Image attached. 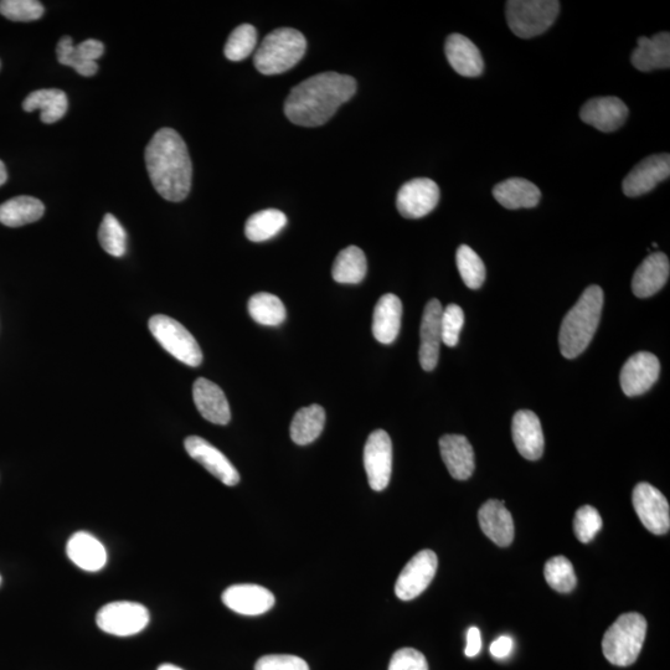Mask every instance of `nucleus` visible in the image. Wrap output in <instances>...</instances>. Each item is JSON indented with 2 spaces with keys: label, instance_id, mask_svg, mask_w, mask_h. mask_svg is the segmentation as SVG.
I'll use <instances>...</instances> for the list:
<instances>
[{
  "label": "nucleus",
  "instance_id": "2eb2a0df",
  "mask_svg": "<svg viewBox=\"0 0 670 670\" xmlns=\"http://www.w3.org/2000/svg\"><path fill=\"white\" fill-rule=\"evenodd\" d=\"M185 450L193 460L213 474L225 486L234 487L240 482V474L228 457L208 441L199 436H189L184 442Z\"/></svg>",
  "mask_w": 670,
  "mask_h": 670
},
{
  "label": "nucleus",
  "instance_id": "f257e3e1",
  "mask_svg": "<svg viewBox=\"0 0 670 670\" xmlns=\"http://www.w3.org/2000/svg\"><path fill=\"white\" fill-rule=\"evenodd\" d=\"M357 92V81L338 72H322L293 87L285 102V113L301 127L326 125Z\"/></svg>",
  "mask_w": 670,
  "mask_h": 670
},
{
  "label": "nucleus",
  "instance_id": "4468645a",
  "mask_svg": "<svg viewBox=\"0 0 670 670\" xmlns=\"http://www.w3.org/2000/svg\"><path fill=\"white\" fill-rule=\"evenodd\" d=\"M661 373V363L656 355L639 352L627 360L621 370L620 381L623 393L630 398L646 394Z\"/></svg>",
  "mask_w": 670,
  "mask_h": 670
},
{
  "label": "nucleus",
  "instance_id": "5701e85b",
  "mask_svg": "<svg viewBox=\"0 0 670 670\" xmlns=\"http://www.w3.org/2000/svg\"><path fill=\"white\" fill-rule=\"evenodd\" d=\"M446 58L458 75L478 77L483 74L484 61L481 51L462 34H451L445 45Z\"/></svg>",
  "mask_w": 670,
  "mask_h": 670
},
{
  "label": "nucleus",
  "instance_id": "c756f323",
  "mask_svg": "<svg viewBox=\"0 0 670 670\" xmlns=\"http://www.w3.org/2000/svg\"><path fill=\"white\" fill-rule=\"evenodd\" d=\"M44 213L45 206L39 199L22 195L0 205V224L8 228H20L40 220Z\"/></svg>",
  "mask_w": 670,
  "mask_h": 670
},
{
  "label": "nucleus",
  "instance_id": "79ce46f5",
  "mask_svg": "<svg viewBox=\"0 0 670 670\" xmlns=\"http://www.w3.org/2000/svg\"><path fill=\"white\" fill-rule=\"evenodd\" d=\"M465 324V313L457 304H448L443 309L441 317L442 343L447 347L453 348L460 340V334Z\"/></svg>",
  "mask_w": 670,
  "mask_h": 670
},
{
  "label": "nucleus",
  "instance_id": "dca6fc26",
  "mask_svg": "<svg viewBox=\"0 0 670 670\" xmlns=\"http://www.w3.org/2000/svg\"><path fill=\"white\" fill-rule=\"evenodd\" d=\"M628 107L618 97H596L582 106L580 117L586 125L603 133H611L625 125Z\"/></svg>",
  "mask_w": 670,
  "mask_h": 670
},
{
  "label": "nucleus",
  "instance_id": "20e7f679",
  "mask_svg": "<svg viewBox=\"0 0 670 670\" xmlns=\"http://www.w3.org/2000/svg\"><path fill=\"white\" fill-rule=\"evenodd\" d=\"M306 50L307 40L301 32L292 28L276 29L262 40L254 64L261 74L280 75L300 63Z\"/></svg>",
  "mask_w": 670,
  "mask_h": 670
},
{
  "label": "nucleus",
  "instance_id": "c85d7f7f",
  "mask_svg": "<svg viewBox=\"0 0 670 670\" xmlns=\"http://www.w3.org/2000/svg\"><path fill=\"white\" fill-rule=\"evenodd\" d=\"M69 108V101L64 91L46 89L32 92L23 102V110L27 112L41 111L40 120L45 125H53L64 118Z\"/></svg>",
  "mask_w": 670,
  "mask_h": 670
},
{
  "label": "nucleus",
  "instance_id": "a18cd8bd",
  "mask_svg": "<svg viewBox=\"0 0 670 670\" xmlns=\"http://www.w3.org/2000/svg\"><path fill=\"white\" fill-rule=\"evenodd\" d=\"M513 647V639L509 636H502L492 643L491 654L494 658L504 659L512 653Z\"/></svg>",
  "mask_w": 670,
  "mask_h": 670
},
{
  "label": "nucleus",
  "instance_id": "0eeeda50",
  "mask_svg": "<svg viewBox=\"0 0 670 670\" xmlns=\"http://www.w3.org/2000/svg\"><path fill=\"white\" fill-rule=\"evenodd\" d=\"M149 331L157 342L179 362L197 368L203 362V352L187 328L175 319L157 314L149 319Z\"/></svg>",
  "mask_w": 670,
  "mask_h": 670
},
{
  "label": "nucleus",
  "instance_id": "ea45409f",
  "mask_svg": "<svg viewBox=\"0 0 670 670\" xmlns=\"http://www.w3.org/2000/svg\"><path fill=\"white\" fill-rule=\"evenodd\" d=\"M43 4L38 0H3L0 14L12 22H34L44 15Z\"/></svg>",
  "mask_w": 670,
  "mask_h": 670
},
{
  "label": "nucleus",
  "instance_id": "6ab92c4d",
  "mask_svg": "<svg viewBox=\"0 0 670 670\" xmlns=\"http://www.w3.org/2000/svg\"><path fill=\"white\" fill-rule=\"evenodd\" d=\"M512 435L520 455L529 461L539 460L544 453V434L539 417L533 411L520 410L513 417Z\"/></svg>",
  "mask_w": 670,
  "mask_h": 670
},
{
  "label": "nucleus",
  "instance_id": "7ed1b4c3",
  "mask_svg": "<svg viewBox=\"0 0 670 670\" xmlns=\"http://www.w3.org/2000/svg\"><path fill=\"white\" fill-rule=\"evenodd\" d=\"M603 308V291L599 286H590L582 293L561 323L559 344L566 359H574L584 353L599 328Z\"/></svg>",
  "mask_w": 670,
  "mask_h": 670
},
{
  "label": "nucleus",
  "instance_id": "6e6552de",
  "mask_svg": "<svg viewBox=\"0 0 670 670\" xmlns=\"http://www.w3.org/2000/svg\"><path fill=\"white\" fill-rule=\"evenodd\" d=\"M96 622L108 635L128 637L137 635L148 626L149 612L141 603L111 602L97 613Z\"/></svg>",
  "mask_w": 670,
  "mask_h": 670
},
{
  "label": "nucleus",
  "instance_id": "39448f33",
  "mask_svg": "<svg viewBox=\"0 0 670 670\" xmlns=\"http://www.w3.org/2000/svg\"><path fill=\"white\" fill-rule=\"evenodd\" d=\"M646 635L647 621L641 613H623L603 636V656L613 666H631L641 654Z\"/></svg>",
  "mask_w": 670,
  "mask_h": 670
},
{
  "label": "nucleus",
  "instance_id": "aec40b11",
  "mask_svg": "<svg viewBox=\"0 0 670 670\" xmlns=\"http://www.w3.org/2000/svg\"><path fill=\"white\" fill-rule=\"evenodd\" d=\"M193 399L200 415L215 425H228L231 420L229 401L224 391L205 378H199L193 385Z\"/></svg>",
  "mask_w": 670,
  "mask_h": 670
},
{
  "label": "nucleus",
  "instance_id": "1a4fd4ad",
  "mask_svg": "<svg viewBox=\"0 0 670 670\" xmlns=\"http://www.w3.org/2000/svg\"><path fill=\"white\" fill-rule=\"evenodd\" d=\"M632 502L644 528L656 535L669 532V503L659 489L646 482L638 483L633 489Z\"/></svg>",
  "mask_w": 670,
  "mask_h": 670
},
{
  "label": "nucleus",
  "instance_id": "bb28decb",
  "mask_svg": "<svg viewBox=\"0 0 670 670\" xmlns=\"http://www.w3.org/2000/svg\"><path fill=\"white\" fill-rule=\"evenodd\" d=\"M402 303L398 296L386 293L374 308L373 334L381 344L394 343L400 333Z\"/></svg>",
  "mask_w": 670,
  "mask_h": 670
},
{
  "label": "nucleus",
  "instance_id": "f03ea898",
  "mask_svg": "<svg viewBox=\"0 0 670 670\" xmlns=\"http://www.w3.org/2000/svg\"><path fill=\"white\" fill-rule=\"evenodd\" d=\"M144 158L153 187L162 198L179 203L188 197L193 182L192 159L177 131L162 128L154 134Z\"/></svg>",
  "mask_w": 670,
  "mask_h": 670
},
{
  "label": "nucleus",
  "instance_id": "423d86ee",
  "mask_svg": "<svg viewBox=\"0 0 670 670\" xmlns=\"http://www.w3.org/2000/svg\"><path fill=\"white\" fill-rule=\"evenodd\" d=\"M560 2L556 0H509L507 22L518 38L532 39L544 34L558 19Z\"/></svg>",
  "mask_w": 670,
  "mask_h": 670
},
{
  "label": "nucleus",
  "instance_id": "f704fd0d",
  "mask_svg": "<svg viewBox=\"0 0 670 670\" xmlns=\"http://www.w3.org/2000/svg\"><path fill=\"white\" fill-rule=\"evenodd\" d=\"M105 53V45L99 40L89 39L82 41L79 45L71 46L66 50L63 59V65L70 66L80 75H85L94 69L96 61Z\"/></svg>",
  "mask_w": 670,
  "mask_h": 670
},
{
  "label": "nucleus",
  "instance_id": "cd10ccee",
  "mask_svg": "<svg viewBox=\"0 0 670 670\" xmlns=\"http://www.w3.org/2000/svg\"><path fill=\"white\" fill-rule=\"evenodd\" d=\"M493 197L505 209H532L539 204L541 193L535 184L523 178H510L493 189Z\"/></svg>",
  "mask_w": 670,
  "mask_h": 670
},
{
  "label": "nucleus",
  "instance_id": "58836bf2",
  "mask_svg": "<svg viewBox=\"0 0 670 670\" xmlns=\"http://www.w3.org/2000/svg\"><path fill=\"white\" fill-rule=\"evenodd\" d=\"M102 249L108 255L122 257L127 251V234L120 221L112 214H106L99 231Z\"/></svg>",
  "mask_w": 670,
  "mask_h": 670
},
{
  "label": "nucleus",
  "instance_id": "de8ad7c7",
  "mask_svg": "<svg viewBox=\"0 0 670 670\" xmlns=\"http://www.w3.org/2000/svg\"><path fill=\"white\" fill-rule=\"evenodd\" d=\"M8 174L7 169H5L4 163L0 161V187H2L5 182H7Z\"/></svg>",
  "mask_w": 670,
  "mask_h": 670
},
{
  "label": "nucleus",
  "instance_id": "a878e982",
  "mask_svg": "<svg viewBox=\"0 0 670 670\" xmlns=\"http://www.w3.org/2000/svg\"><path fill=\"white\" fill-rule=\"evenodd\" d=\"M632 65L637 70L649 72L653 70L669 69L670 67V34L658 33L652 38L641 36L638 46L633 51Z\"/></svg>",
  "mask_w": 670,
  "mask_h": 670
},
{
  "label": "nucleus",
  "instance_id": "ddd939ff",
  "mask_svg": "<svg viewBox=\"0 0 670 670\" xmlns=\"http://www.w3.org/2000/svg\"><path fill=\"white\" fill-rule=\"evenodd\" d=\"M670 177V156L668 153L654 154L643 159L623 180V193L630 198L652 192L663 180Z\"/></svg>",
  "mask_w": 670,
  "mask_h": 670
},
{
  "label": "nucleus",
  "instance_id": "a19ab883",
  "mask_svg": "<svg viewBox=\"0 0 670 670\" xmlns=\"http://www.w3.org/2000/svg\"><path fill=\"white\" fill-rule=\"evenodd\" d=\"M602 528V519L597 509L584 505L577 510L574 519V532L581 543L589 544Z\"/></svg>",
  "mask_w": 670,
  "mask_h": 670
},
{
  "label": "nucleus",
  "instance_id": "f8f14e48",
  "mask_svg": "<svg viewBox=\"0 0 670 670\" xmlns=\"http://www.w3.org/2000/svg\"><path fill=\"white\" fill-rule=\"evenodd\" d=\"M440 201V188L429 178L412 179L399 190L396 206L406 219H421L434 211Z\"/></svg>",
  "mask_w": 670,
  "mask_h": 670
},
{
  "label": "nucleus",
  "instance_id": "4be33fe9",
  "mask_svg": "<svg viewBox=\"0 0 670 670\" xmlns=\"http://www.w3.org/2000/svg\"><path fill=\"white\" fill-rule=\"evenodd\" d=\"M479 525L483 533L498 546H509L514 540V522L512 514L505 508L503 501L491 499L484 503L478 512Z\"/></svg>",
  "mask_w": 670,
  "mask_h": 670
},
{
  "label": "nucleus",
  "instance_id": "09e8293b",
  "mask_svg": "<svg viewBox=\"0 0 670 670\" xmlns=\"http://www.w3.org/2000/svg\"><path fill=\"white\" fill-rule=\"evenodd\" d=\"M158 670H183L178 667L173 666V664H163V666L159 667Z\"/></svg>",
  "mask_w": 670,
  "mask_h": 670
},
{
  "label": "nucleus",
  "instance_id": "c9c22d12",
  "mask_svg": "<svg viewBox=\"0 0 670 670\" xmlns=\"http://www.w3.org/2000/svg\"><path fill=\"white\" fill-rule=\"evenodd\" d=\"M544 576L551 589L569 594L576 587V574L571 561L565 556H555L545 564Z\"/></svg>",
  "mask_w": 670,
  "mask_h": 670
},
{
  "label": "nucleus",
  "instance_id": "8fccbe9b",
  "mask_svg": "<svg viewBox=\"0 0 670 670\" xmlns=\"http://www.w3.org/2000/svg\"><path fill=\"white\" fill-rule=\"evenodd\" d=\"M0 584H2V576H0Z\"/></svg>",
  "mask_w": 670,
  "mask_h": 670
},
{
  "label": "nucleus",
  "instance_id": "49530a36",
  "mask_svg": "<svg viewBox=\"0 0 670 670\" xmlns=\"http://www.w3.org/2000/svg\"><path fill=\"white\" fill-rule=\"evenodd\" d=\"M482 649L481 631L477 627L469 628L467 632V647L466 656L469 658L476 657Z\"/></svg>",
  "mask_w": 670,
  "mask_h": 670
},
{
  "label": "nucleus",
  "instance_id": "f3484780",
  "mask_svg": "<svg viewBox=\"0 0 670 670\" xmlns=\"http://www.w3.org/2000/svg\"><path fill=\"white\" fill-rule=\"evenodd\" d=\"M275 596L259 585L242 584L224 591V605L244 616H260L275 606Z\"/></svg>",
  "mask_w": 670,
  "mask_h": 670
},
{
  "label": "nucleus",
  "instance_id": "a211bd4d",
  "mask_svg": "<svg viewBox=\"0 0 670 670\" xmlns=\"http://www.w3.org/2000/svg\"><path fill=\"white\" fill-rule=\"evenodd\" d=\"M442 304L438 300H431L426 304L422 316L420 337V364L425 371H432L437 367L442 343L441 317Z\"/></svg>",
  "mask_w": 670,
  "mask_h": 670
},
{
  "label": "nucleus",
  "instance_id": "c03bdc74",
  "mask_svg": "<svg viewBox=\"0 0 670 670\" xmlns=\"http://www.w3.org/2000/svg\"><path fill=\"white\" fill-rule=\"evenodd\" d=\"M389 670H429V664L416 649L402 648L391 658Z\"/></svg>",
  "mask_w": 670,
  "mask_h": 670
},
{
  "label": "nucleus",
  "instance_id": "37998d69",
  "mask_svg": "<svg viewBox=\"0 0 670 670\" xmlns=\"http://www.w3.org/2000/svg\"><path fill=\"white\" fill-rule=\"evenodd\" d=\"M255 670H309L302 658L290 654H270L259 659Z\"/></svg>",
  "mask_w": 670,
  "mask_h": 670
},
{
  "label": "nucleus",
  "instance_id": "9d476101",
  "mask_svg": "<svg viewBox=\"0 0 670 670\" xmlns=\"http://www.w3.org/2000/svg\"><path fill=\"white\" fill-rule=\"evenodd\" d=\"M364 467L373 491L388 488L393 472V443L388 432L376 430L370 434L364 447Z\"/></svg>",
  "mask_w": 670,
  "mask_h": 670
},
{
  "label": "nucleus",
  "instance_id": "72a5a7b5",
  "mask_svg": "<svg viewBox=\"0 0 670 670\" xmlns=\"http://www.w3.org/2000/svg\"><path fill=\"white\" fill-rule=\"evenodd\" d=\"M287 224V216L277 209H267L251 215L246 221L245 234L252 242L272 239Z\"/></svg>",
  "mask_w": 670,
  "mask_h": 670
},
{
  "label": "nucleus",
  "instance_id": "7c9ffc66",
  "mask_svg": "<svg viewBox=\"0 0 670 670\" xmlns=\"http://www.w3.org/2000/svg\"><path fill=\"white\" fill-rule=\"evenodd\" d=\"M326 411L322 406L311 405L297 411L291 424L292 441L300 446L309 445L321 436L326 426Z\"/></svg>",
  "mask_w": 670,
  "mask_h": 670
},
{
  "label": "nucleus",
  "instance_id": "b1692460",
  "mask_svg": "<svg viewBox=\"0 0 670 670\" xmlns=\"http://www.w3.org/2000/svg\"><path fill=\"white\" fill-rule=\"evenodd\" d=\"M443 462L457 481H466L474 472V451L465 436L445 435L440 440Z\"/></svg>",
  "mask_w": 670,
  "mask_h": 670
},
{
  "label": "nucleus",
  "instance_id": "4c0bfd02",
  "mask_svg": "<svg viewBox=\"0 0 670 670\" xmlns=\"http://www.w3.org/2000/svg\"><path fill=\"white\" fill-rule=\"evenodd\" d=\"M256 45V29L251 24H242L229 36L224 53L231 61H242L254 53Z\"/></svg>",
  "mask_w": 670,
  "mask_h": 670
},
{
  "label": "nucleus",
  "instance_id": "2f4dec72",
  "mask_svg": "<svg viewBox=\"0 0 670 670\" xmlns=\"http://www.w3.org/2000/svg\"><path fill=\"white\" fill-rule=\"evenodd\" d=\"M367 257L362 249L357 246H349L339 252L334 261L332 276L333 280L343 285H357L367 276Z\"/></svg>",
  "mask_w": 670,
  "mask_h": 670
},
{
  "label": "nucleus",
  "instance_id": "473e14b6",
  "mask_svg": "<svg viewBox=\"0 0 670 670\" xmlns=\"http://www.w3.org/2000/svg\"><path fill=\"white\" fill-rule=\"evenodd\" d=\"M247 308H249L251 318L261 326L277 327L286 321L285 304L271 293H256L250 298Z\"/></svg>",
  "mask_w": 670,
  "mask_h": 670
},
{
  "label": "nucleus",
  "instance_id": "412c9836",
  "mask_svg": "<svg viewBox=\"0 0 670 670\" xmlns=\"http://www.w3.org/2000/svg\"><path fill=\"white\" fill-rule=\"evenodd\" d=\"M669 259L663 252H654L639 266L633 276L632 291L638 298L656 295L668 282Z\"/></svg>",
  "mask_w": 670,
  "mask_h": 670
},
{
  "label": "nucleus",
  "instance_id": "e433bc0d",
  "mask_svg": "<svg viewBox=\"0 0 670 670\" xmlns=\"http://www.w3.org/2000/svg\"><path fill=\"white\" fill-rule=\"evenodd\" d=\"M456 261L458 271L463 282L471 290L481 288L486 280V267H484L481 257L467 245L460 246L457 250Z\"/></svg>",
  "mask_w": 670,
  "mask_h": 670
},
{
  "label": "nucleus",
  "instance_id": "393cba45",
  "mask_svg": "<svg viewBox=\"0 0 670 670\" xmlns=\"http://www.w3.org/2000/svg\"><path fill=\"white\" fill-rule=\"evenodd\" d=\"M66 553L77 568L89 572H97L105 568L107 551L101 541L94 535L79 532L67 541Z\"/></svg>",
  "mask_w": 670,
  "mask_h": 670
},
{
  "label": "nucleus",
  "instance_id": "9b49d317",
  "mask_svg": "<svg viewBox=\"0 0 670 670\" xmlns=\"http://www.w3.org/2000/svg\"><path fill=\"white\" fill-rule=\"evenodd\" d=\"M437 555L432 550H422L406 564L395 584V594L402 601L419 597L430 586L436 575Z\"/></svg>",
  "mask_w": 670,
  "mask_h": 670
}]
</instances>
